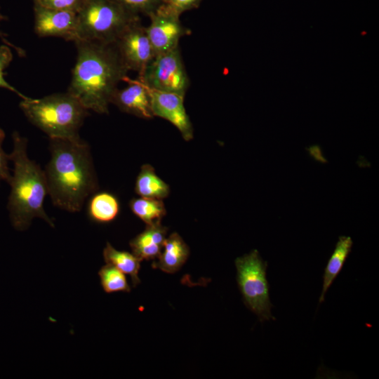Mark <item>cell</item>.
I'll return each mask as SVG.
<instances>
[{"label":"cell","mask_w":379,"mask_h":379,"mask_svg":"<svg viewBox=\"0 0 379 379\" xmlns=\"http://www.w3.org/2000/svg\"><path fill=\"white\" fill-rule=\"evenodd\" d=\"M77 60L67 92L88 110L107 114L118 84L128 77L114 44L76 40Z\"/></svg>","instance_id":"6da1fadb"},{"label":"cell","mask_w":379,"mask_h":379,"mask_svg":"<svg viewBox=\"0 0 379 379\" xmlns=\"http://www.w3.org/2000/svg\"><path fill=\"white\" fill-rule=\"evenodd\" d=\"M49 149L44 171L48 194L55 206L78 212L98 188L90 147L80 138H50Z\"/></svg>","instance_id":"7a4b0ae2"},{"label":"cell","mask_w":379,"mask_h":379,"mask_svg":"<svg viewBox=\"0 0 379 379\" xmlns=\"http://www.w3.org/2000/svg\"><path fill=\"white\" fill-rule=\"evenodd\" d=\"M12 138L13 148L8 157L14 168L8 182L11 190L7 205L11 224L16 230L23 231L29 227L34 218H39L54 227L44 208V199L48 194L45 172L29 159L27 140L17 131L13 133Z\"/></svg>","instance_id":"3957f363"},{"label":"cell","mask_w":379,"mask_h":379,"mask_svg":"<svg viewBox=\"0 0 379 379\" xmlns=\"http://www.w3.org/2000/svg\"><path fill=\"white\" fill-rule=\"evenodd\" d=\"M20 107L28 120L49 138H80L79 130L88 110L68 92L53 93L39 99H22Z\"/></svg>","instance_id":"277c9868"},{"label":"cell","mask_w":379,"mask_h":379,"mask_svg":"<svg viewBox=\"0 0 379 379\" xmlns=\"http://www.w3.org/2000/svg\"><path fill=\"white\" fill-rule=\"evenodd\" d=\"M77 15L76 40L105 44L114 43L126 29L140 20V15L112 0H86Z\"/></svg>","instance_id":"5b68a950"},{"label":"cell","mask_w":379,"mask_h":379,"mask_svg":"<svg viewBox=\"0 0 379 379\" xmlns=\"http://www.w3.org/2000/svg\"><path fill=\"white\" fill-rule=\"evenodd\" d=\"M237 281L246 306L262 322L275 319L271 312L272 305L266 277L267 263L254 249L237 258Z\"/></svg>","instance_id":"8992f818"},{"label":"cell","mask_w":379,"mask_h":379,"mask_svg":"<svg viewBox=\"0 0 379 379\" xmlns=\"http://www.w3.org/2000/svg\"><path fill=\"white\" fill-rule=\"evenodd\" d=\"M138 79L149 88L184 95L190 84L179 46L156 55Z\"/></svg>","instance_id":"52a82bcc"},{"label":"cell","mask_w":379,"mask_h":379,"mask_svg":"<svg viewBox=\"0 0 379 379\" xmlns=\"http://www.w3.org/2000/svg\"><path fill=\"white\" fill-rule=\"evenodd\" d=\"M126 67L141 74L154 58V52L141 21L126 29L114 43Z\"/></svg>","instance_id":"ba28073f"},{"label":"cell","mask_w":379,"mask_h":379,"mask_svg":"<svg viewBox=\"0 0 379 379\" xmlns=\"http://www.w3.org/2000/svg\"><path fill=\"white\" fill-rule=\"evenodd\" d=\"M149 18L150 23L145 29L155 55L179 46L180 39L191 34L180 17L157 11Z\"/></svg>","instance_id":"9c48e42d"},{"label":"cell","mask_w":379,"mask_h":379,"mask_svg":"<svg viewBox=\"0 0 379 379\" xmlns=\"http://www.w3.org/2000/svg\"><path fill=\"white\" fill-rule=\"evenodd\" d=\"M148 89L154 117L171 122L180 131L185 140H192L193 127L184 106L185 95L149 88Z\"/></svg>","instance_id":"30bf717a"},{"label":"cell","mask_w":379,"mask_h":379,"mask_svg":"<svg viewBox=\"0 0 379 379\" xmlns=\"http://www.w3.org/2000/svg\"><path fill=\"white\" fill-rule=\"evenodd\" d=\"M34 31L40 37H61L66 41L77 39L76 13L46 8L34 5Z\"/></svg>","instance_id":"8fae6325"},{"label":"cell","mask_w":379,"mask_h":379,"mask_svg":"<svg viewBox=\"0 0 379 379\" xmlns=\"http://www.w3.org/2000/svg\"><path fill=\"white\" fill-rule=\"evenodd\" d=\"M124 81L127 82L128 86L116 91L111 104L121 112L142 119H152L154 115L148 88L138 78L133 80L126 77Z\"/></svg>","instance_id":"7c38bea8"},{"label":"cell","mask_w":379,"mask_h":379,"mask_svg":"<svg viewBox=\"0 0 379 379\" xmlns=\"http://www.w3.org/2000/svg\"><path fill=\"white\" fill-rule=\"evenodd\" d=\"M166 232L167 228L161 222L147 225L142 232L130 241L132 253L140 260L157 259L161 251Z\"/></svg>","instance_id":"4fadbf2b"},{"label":"cell","mask_w":379,"mask_h":379,"mask_svg":"<svg viewBox=\"0 0 379 379\" xmlns=\"http://www.w3.org/2000/svg\"><path fill=\"white\" fill-rule=\"evenodd\" d=\"M189 255L190 248L187 244L178 233H173L166 238L152 267L166 273H175L185 264Z\"/></svg>","instance_id":"5bb4252c"},{"label":"cell","mask_w":379,"mask_h":379,"mask_svg":"<svg viewBox=\"0 0 379 379\" xmlns=\"http://www.w3.org/2000/svg\"><path fill=\"white\" fill-rule=\"evenodd\" d=\"M353 241L349 236H340L335 244L323 275V286L319 302H324L325 295L333 282L336 279L347 258L352 247Z\"/></svg>","instance_id":"9a60e30c"},{"label":"cell","mask_w":379,"mask_h":379,"mask_svg":"<svg viewBox=\"0 0 379 379\" xmlns=\"http://www.w3.org/2000/svg\"><path fill=\"white\" fill-rule=\"evenodd\" d=\"M135 191L141 197L162 199L168 196L170 188L151 165L145 164L137 177Z\"/></svg>","instance_id":"2e32d148"},{"label":"cell","mask_w":379,"mask_h":379,"mask_svg":"<svg viewBox=\"0 0 379 379\" xmlns=\"http://www.w3.org/2000/svg\"><path fill=\"white\" fill-rule=\"evenodd\" d=\"M103 258L106 264H109L130 276L133 286L140 284L138 272L140 269V260L133 253L115 249L109 243H107L103 250Z\"/></svg>","instance_id":"e0dca14e"},{"label":"cell","mask_w":379,"mask_h":379,"mask_svg":"<svg viewBox=\"0 0 379 379\" xmlns=\"http://www.w3.org/2000/svg\"><path fill=\"white\" fill-rule=\"evenodd\" d=\"M119 212V201L116 197L110 193H98L89 201L88 215L95 222H109L117 218Z\"/></svg>","instance_id":"ac0fdd59"},{"label":"cell","mask_w":379,"mask_h":379,"mask_svg":"<svg viewBox=\"0 0 379 379\" xmlns=\"http://www.w3.org/2000/svg\"><path fill=\"white\" fill-rule=\"evenodd\" d=\"M132 212L147 225L161 222L166 214L162 199L140 197L133 199L129 204Z\"/></svg>","instance_id":"d6986e66"},{"label":"cell","mask_w":379,"mask_h":379,"mask_svg":"<svg viewBox=\"0 0 379 379\" xmlns=\"http://www.w3.org/2000/svg\"><path fill=\"white\" fill-rule=\"evenodd\" d=\"M98 275L103 291L107 293L116 292H130L131 288L125 274L112 265L102 266Z\"/></svg>","instance_id":"ffe728a7"},{"label":"cell","mask_w":379,"mask_h":379,"mask_svg":"<svg viewBox=\"0 0 379 379\" xmlns=\"http://www.w3.org/2000/svg\"><path fill=\"white\" fill-rule=\"evenodd\" d=\"M130 13L149 16L161 6L164 0H112Z\"/></svg>","instance_id":"44dd1931"},{"label":"cell","mask_w":379,"mask_h":379,"mask_svg":"<svg viewBox=\"0 0 379 379\" xmlns=\"http://www.w3.org/2000/svg\"><path fill=\"white\" fill-rule=\"evenodd\" d=\"M202 0H164L157 11L180 17L187 11L197 8Z\"/></svg>","instance_id":"7402d4cb"},{"label":"cell","mask_w":379,"mask_h":379,"mask_svg":"<svg viewBox=\"0 0 379 379\" xmlns=\"http://www.w3.org/2000/svg\"><path fill=\"white\" fill-rule=\"evenodd\" d=\"M86 0H34V4L59 11L77 13Z\"/></svg>","instance_id":"603a6c76"},{"label":"cell","mask_w":379,"mask_h":379,"mask_svg":"<svg viewBox=\"0 0 379 379\" xmlns=\"http://www.w3.org/2000/svg\"><path fill=\"white\" fill-rule=\"evenodd\" d=\"M12 60H13V53L11 48L8 46H6V45L0 46V88L9 90L16 93L22 99H25L27 98V96L20 93V92L16 90L13 86H11L9 83H8L6 80L4 79V75L6 74L4 72V71L6 68H7L9 66Z\"/></svg>","instance_id":"cb8c5ba5"},{"label":"cell","mask_w":379,"mask_h":379,"mask_svg":"<svg viewBox=\"0 0 379 379\" xmlns=\"http://www.w3.org/2000/svg\"><path fill=\"white\" fill-rule=\"evenodd\" d=\"M4 139L5 133L3 129L0 128V181L5 180L8 182L11 178L8 167V161L10 159L8 154L4 152L2 147Z\"/></svg>","instance_id":"d4e9b609"},{"label":"cell","mask_w":379,"mask_h":379,"mask_svg":"<svg viewBox=\"0 0 379 379\" xmlns=\"http://www.w3.org/2000/svg\"><path fill=\"white\" fill-rule=\"evenodd\" d=\"M6 19V18L0 12V22ZM6 36V34H4L3 32L0 31V38L3 40V41L10 45L12 47H14L18 51L19 53H21L20 49H18V48L15 47L14 45L11 44V43H8V41L5 39Z\"/></svg>","instance_id":"484cf974"}]
</instances>
